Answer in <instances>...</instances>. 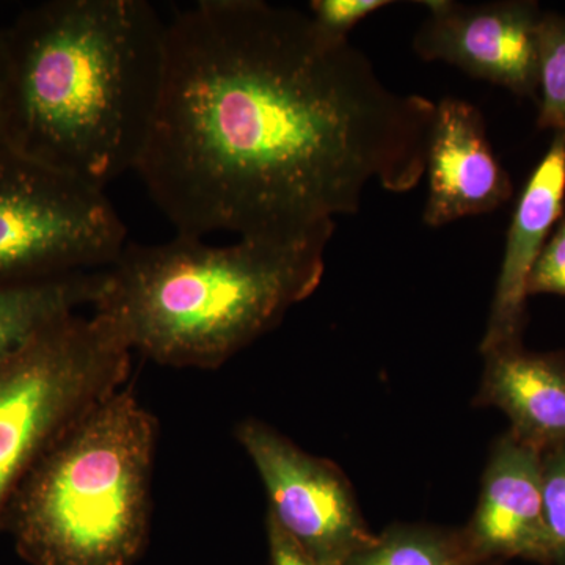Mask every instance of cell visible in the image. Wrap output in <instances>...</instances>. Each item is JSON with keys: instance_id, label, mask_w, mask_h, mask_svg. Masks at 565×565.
Listing matches in <instances>:
<instances>
[{"instance_id": "cell-14", "label": "cell", "mask_w": 565, "mask_h": 565, "mask_svg": "<svg viewBox=\"0 0 565 565\" xmlns=\"http://www.w3.org/2000/svg\"><path fill=\"white\" fill-rule=\"evenodd\" d=\"M344 565H501L486 559L463 530L396 523L375 534L373 542Z\"/></svg>"}, {"instance_id": "cell-8", "label": "cell", "mask_w": 565, "mask_h": 565, "mask_svg": "<svg viewBox=\"0 0 565 565\" xmlns=\"http://www.w3.org/2000/svg\"><path fill=\"white\" fill-rule=\"evenodd\" d=\"M422 3L429 17L414 39L419 57L449 63L514 95H537L539 35L544 18L537 3Z\"/></svg>"}, {"instance_id": "cell-9", "label": "cell", "mask_w": 565, "mask_h": 565, "mask_svg": "<svg viewBox=\"0 0 565 565\" xmlns=\"http://www.w3.org/2000/svg\"><path fill=\"white\" fill-rule=\"evenodd\" d=\"M426 177L424 222L433 228L492 212L512 195L509 174L487 139L481 110L452 96L435 106Z\"/></svg>"}, {"instance_id": "cell-15", "label": "cell", "mask_w": 565, "mask_h": 565, "mask_svg": "<svg viewBox=\"0 0 565 565\" xmlns=\"http://www.w3.org/2000/svg\"><path fill=\"white\" fill-rule=\"evenodd\" d=\"M537 122L542 129L565 132V17L544 13L539 35Z\"/></svg>"}, {"instance_id": "cell-4", "label": "cell", "mask_w": 565, "mask_h": 565, "mask_svg": "<svg viewBox=\"0 0 565 565\" xmlns=\"http://www.w3.org/2000/svg\"><path fill=\"white\" fill-rule=\"evenodd\" d=\"M158 422L122 388L66 430L7 514L29 565H136L151 527Z\"/></svg>"}, {"instance_id": "cell-1", "label": "cell", "mask_w": 565, "mask_h": 565, "mask_svg": "<svg viewBox=\"0 0 565 565\" xmlns=\"http://www.w3.org/2000/svg\"><path fill=\"white\" fill-rule=\"evenodd\" d=\"M435 106L386 87L362 51L302 10L202 0L167 21L136 173L177 234L297 243L333 233L373 182L415 189Z\"/></svg>"}, {"instance_id": "cell-7", "label": "cell", "mask_w": 565, "mask_h": 565, "mask_svg": "<svg viewBox=\"0 0 565 565\" xmlns=\"http://www.w3.org/2000/svg\"><path fill=\"white\" fill-rule=\"evenodd\" d=\"M236 438L266 489L267 519L316 564L344 565L373 542L375 534L337 463L303 451L259 419L237 424Z\"/></svg>"}, {"instance_id": "cell-3", "label": "cell", "mask_w": 565, "mask_h": 565, "mask_svg": "<svg viewBox=\"0 0 565 565\" xmlns=\"http://www.w3.org/2000/svg\"><path fill=\"white\" fill-rule=\"evenodd\" d=\"M332 236L214 245L177 234L162 244L128 243L103 269L93 313L151 362L217 370L313 296Z\"/></svg>"}, {"instance_id": "cell-18", "label": "cell", "mask_w": 565, "mask_h": 565, "mask_svg": "<svg viewBox=\"0 0 565 565\" xmlns=\"http://www.w3.org/2000/svg\"><path fill=\"white\" fill-rule=\"evenodd\" d=\"M565 296V221L550 236L527 282V296Z\"/></svg>"}, {"instance_id": "cell-19", "label": "cell", "mask_w": 565, "mask_h": 565, "mask_svg": "<svg viewBox=\"0 0 565 565\" xmlns=\"http://www.w3.org/2000/svg\"><path fill=\"white\" fill-rule=\"evenodd\" d=\"M267 545H269L270 565H319L305 555L291 539L273 520L266 516Z\"/></svg>"}, {"instance_id": "cell-2", "label": "cell", "mask_w": 565, "mask_h": 565, "mask_svg": "<svg viewBox=\"0 0 565 565\" xmlns=\"http://www.w3.org/2000/svg\"><path fill=\"white\" fill-rule=\"evenodd\" d=\"M167 21L147 0H47L3 28V141L106 189L137 172L166 71Z\"/></svg>"}, {"instance_id": "cell-17", "label": "cell", "mask_w": 565, "mask_h": 565, "mask_svg": "<svg viewBox=\"0 0 565 565\" xmlns=\"http://www.w3.org/2000/svg\"><path fill=\"white\" fill-rule=\"evenodd\" d=\"M388 6V0H315L308 14L327 35L348 39L359 22Z\"/></svg>"}, {"instance_id": "cell-13", "label": "cell", "mask_w": 565, "mask_h": 565, "mask_svg": "<svg viewBox=\"0 0 565 565\" xmlns=\"http://www.w3.org/2000/svg\"><path fill=\"white\" fill-rule=\"evenodd\" d=\"M103 269L41 280L0 282V366L31 348L44 333L93 305Z\"/></svg>"}, {"instance_id": "cell-10", "label": "cell", "mask_w": 565, "mask_h": 565, "mask_svg": "<svg viewBox=\"0 0 565 565\" xmlns=\"http://www.w3.org/2000/svg\"><path fill=\"white\" fill-rule=\"evenodd\" d=\"M486 559L552 565L542 493V452L511 433L498 438L482 476L478 505L462 527Z\"/></svg>"}, {"instance_id": "cell-20", "label": "cell", "mask_w": 565, "mask_h": 565, "mask_svg": "<svg viewBox=\"0 0 565 565\" xmlns=\"http://www.w3.org/2000/svg\"><path fill=\"white\" fill-rule=\"evenodd\" d=\"M3 90H6V54H3V25H0V140H3Z\"/></svg>"}, {"instance_id": "cell-16", "label": "cell", "mask_w": 565, "mask_h": 565, "mask_svg": "<svg viewBox=\"0 0 565 565\" xmlns=\"http://www.w3.org/2000/svg\"><path fill=\"white\" fill-rule=\"evenodd\" d=\"M542 493L552 565H565V444L542 452Z\"/></svg>"}, {"instance_id": "cell-12", "label": "cell", "mask_w": 565, "mask_h": 565, "mask_svg": "<svg viewBox=\"0 0 565 565\" xmlns=\"http://www.w3.org/2000/svg\"><path fill=\"white\" fill-rule=\"evenodd\" d=\"M476 405L497 407L515 438L537 451L565 444V355L522 344L486 353Z\"/></svg>"}, {"instance_id": "cell-11", "label": "cell", "mask_w": 565, "mask_h": 565, "mask_svg": "<svg viewBox=\"0 0 565 565\" xmlns=\"http://www.w3.org/2000/svg\"><path fill=\"white\" fill-rule=\"evenodd\" d=\"M565 199V132H555L544 159L527 180L509 226L500 277L481 352L522 344L527 282L561 217Z\"/></svg>"}, {"instance_id": "cell-5", "label": "cell", "mask_w": 565, "mask_h": 565, "mask_svg": "<svg viewBox=\"0 0 565 565\" xmlns=\"http://www.w3.org/2000/svg\"><path fill=\"white\" fill-rule=\"evenodd\" d=\"M132 351L104 316L74 315L0 366V530L21 486L74 423L125 386Z\"/></svg>"}, {"instance_id": "cell-6", "label": "cell", "mask_w": 565, "mask_h": 565, "mask_svg": "<svg viewBox=\"0 0 565 565\" xmlns=\"http://www.w3.org/2000/svg\"><path fill=\"white\" fill-rule=\"evenodd\" d=\"M126 244L125 222L102 189L0 140V282L106 269Z\"/></svg>"}]
</instances>
